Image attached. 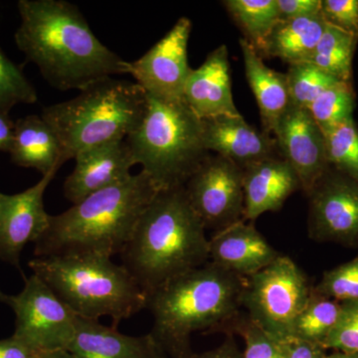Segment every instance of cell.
Wrapping results in <instances>:
<instances>
[{
    "label": "cell",
    "instance_id": "cell-41",
    "mask_svg": "<svg viewBox=\"0 0 358 358\" xmlns=\"http://www.w3.org/2000/svg\"><path fill=\"white\" fill-rule=\"evenodd\" d=\"M327 358H358V353L334 352L327 355Z\"/></svg>",
    "mask_w": 358,
    "mask_h": 358
},
{
    "label": "cell",
    "instance_id": "cell-9",
    "mask_svg": "<svg viewBox=\"0 0 358 358\" xmlns=\"http://www.w3.org/2000/svg\"><path fill=\"white\" fill-rule=\"evenodd\" d=\"M8 306L15 313L13 338L41 353L68 350L79 317L39 277L27 278Z\"/></svg>",
    "mask_w": 358,
    "mask_h": 358
},
{
    "label": "cell",
    "instance_id": "cell-31",
    "mask_svg": "<svg viewBox=\"0 0 358 358\" xmlns=\"http://www.w3.org/2000/svg\"><path fill=\"white\" fill-rule=\"evenodd\" d=\"M313 291L338 301H358V254L352 260L327 270Z\"/></svg>",
    "mask_w": 358,
    "mask_h": 358
},
{
    "label": "cell",
    "instance_id": "cell-32",
    "mask_svg": "<svg viewBox=\"0 0 358 358\" xmlns=\"http://www.w3.org/2000/svg\"><path fill=\"white\" fill-rule=\"evenodd\" d=\"M238 334L244 341L242 358H287L285 343L278 341L254 324L242 313L232 327L231 334Z\"/></svg>",
    "mask_w": 358,
    "mask_h": 358
},
{
    "label": "cell",
    "instance_id": "cell-26",
    "mask_svg": "<svg viewBox=\"0 0 358 358\" xmlns=\"http://www.w3.org/2000/svg\"><path fill=\"white\" fill-rule=\"evenodd\" d=\"M341 303L312 289L294 329V338L324 348L339 320ZM293 338V339H294Z\"/></svg>",
    "mask_w": 358,
    "mask_h": 358
},
{
    "label": "cell",
    "instance_id": "cell-6",
    "mask_svg": "<svg viewBox=\"0 0 358 358\" xmlns=\"http://www.w3.org/2000/svg\"><path fill=\"white\" fill-rule=\"evenodd\" d=\"M147 107V93L136 82L109 78L69 101L45 107L41 117L57 134L64 164L90 148L126 140Z\"/></svg>",
    "mask_w": 358,
    "mask_h": 358
},
{
    "label": "cell",
    "instance_id": "cell-4",
    "mask_svg": "<svg viewBox=\"0 0 358 358\" xmlns=\"http://www.w3.org/2000/svg\"><path fill=\"white\" fill-rule=\"evenodd\" d=\"M159 190L145 171L110 186L52 216L35 242V257L121 254L136 224Z\"/></svg>",
    "mask_w": 358,
    "mask_h": 358
},
{
    "label": "cell",
    "instance_id": "cell-25",
    "mask_svg": "<svg viewBox=\"0 0 358 358\" xmlns=\"http://www.w3.org/2000/svg\"><path fill=\"white\" fill-rule=\"evenodd\" d=\"M358 37L327 24L310 62L341 82L352 83V60Z\"/></svg>",
    "mask_w": 358,
    "mask_h": 358
},
{
    "label": "cell",
    "instance_id": "cell-11",
    "mask_svg": "<svg viewBox=\"0 0 358 358\" xmlns=\"http://www.w3.org/2000/svg\"><path fill=\"white\" fill-rule=\"evenodd\" d=\"M308 197L310 239L358 248V180L329 166Z\"/></svg>",
    "mask_w": 358,
    "mask_h": 358
},
{
    "label": "cell",
    "instance_id": "cell-18",
    "mask_svg": "<svg viewBox=\"0 0 358 358\" xmlns=\"http://www.w3.org/2000/svg\"><path fill=\"white\" fill-rule=\"evenodd\" d=\"M282 254L245 220L214 233L209 239V261L242 278L260 272Z\"/></svg>",
    "mask_w": 358,
    "mask_h": 358
},
{
    "label": "cell",
    "instance_id": "cell-39",
    "mask_svg": "<svg viewBox=\"0 0 358 358\" xmlns=\"http://www.w3.org/2000/svg\"><path fill=\"white\" fill-rule=\"evenodd\" d=\"M15 122L9 117V112L0 110V152H10L13 145Z\"/></svg>",
    "mask_w": 358,
    "mask_h": 358
},
{
    "label": "cell",
    "instance_id": "cell-43",
    "mask_svg": "<svg viewBox=\"0 0 358 358\" xmlns=\"http://www.w3.org/2000/svg\"><path fill=\"white\" fill-rule=\"evenodd\" d=\"M159 358H166V357H164H164H159Z\"/></svg>",
    "mask_w": 358,
    "mask_h": 358
},
{
    "label": "cell",
    "instance_id": "cell-16",
    "mask_svg": "<svg viewBox=\"0 0 358 358\" xmlns=\"http://www.w3.org/2000/svg\"><path fill=\"white\" fill-rule=\"evenodd\" d=\"M205 148L245 169L260 160L281 155L277 141L241 115H219L201 120Z\"/></svg>",
    "mask_w": 358,
    "mask_h": 358
},
{
    "label": "cell",
    "instance_id": "cell-44",
    "mask_svg": "<svg viewBox=\"0 0 358 358\" xmlns=\"http://www.w3.org/2000/svg\"><path fill=\"white\" fill-rule=\"evenodd\" d=\"M0 194H1V192H0Z\"/></svg>",
    "mask_w": 358,
    "mask_h": 358
},
{
    "label": "cell",
    "instance_id": "cell-42",
    "mask_svg": "<svg viewBox=\"0 0 358 358\" xmlns=\"http://www.w3.org/2000/svg\"><path fill=\"white\" fill-rule=\"evenodd\" d=\"M8 301L9 296H7V294L2 293L1 289H0V303H4L8 305Z\"/></svg>",
    "mask_w": 358,
    "mask_h": 358
},
{
    "label": "cell",
    "instance_id": "cell-5",
    "mask_svg": "<svg viewBox=\"0 0 358 358\" xmlns=\"http://www.w3.org/2000/svg\"><path fill=\"white\" fill-rule=\"evenodd\" d=\"M39 277L78 317H109L114 327L147 308L148 294L128 268L98 254L35 257L29 263Z\"/></svg>",
    "mask_w": 358,
    "mask_h": 358
},
{
    "label": "cell",
    "instance_id": "cell-34",
    "mask_svg": "<svg viewBox=\"0 0 358 358\" xmlns=\"http://www.w3.org/2000/svg\"><path fill=\"white\" fill-rule=\"evenodd\" d=\"M320 14L327 24L358 37V0H322Z\"/></svg>",
    "mask_w": 358,
    "mask_h": 358
},
{
    "label": "cell",
    "instance_id": "cell-40",
    "mask_svg": "<svg viewBox=\"0 0 358 358\" xmlns=\"http://www.w3.org/2000/svg\"><path fill=\"white\" fill-rule=\"evenodd\" d=\"M40 358H75V357L69 350H61L43 353Z\"/></svg>",
    "mask_w": 358,
    "mask_h": 358
},
{
    "label": "cell",
    "instance_id": "cell-17",
    "mask_svg": "<svg viewBox=\"0 0 358 358\" xmlns=\"http://www.w3.org/2000/svg\"><path fill=\"white\" fill-rule=\"evenodd\" d=\"M183 98L201 120L219 115H241L233 100L229 54L226 45H220L210 52L197 69L190 70Z\"/></svg>",
    "mask_w": 358,
    "mask_h": 358
},
{
    "label": "cell",
    "instance_id": "cell-29",
    "mask_svg": "<svg viewBox=\"0 0 358 358\" xmlns=\"http://www.w3.org/2000/svg\"><path fill=\"white\" fill-rule=\"evenodd\" d=\"M324 134L329 166L358 180V127L353 117Z\"/></svg>",
    "mask_w": 358,
    "mask_h": 358
},
{
    "label": "cell",
    "instance_id": "cell-7",
    "mask_svg": "<svg viewBox=\"0 0 358 358\" xmlns=\"http://www.w3.org/2000/svg\"><path fill=\"white\" fill-rule=\"evenodd\" d=\"M126 141L136 164L141 166L159 190L185 186L209 157L201 119L185 100L148 96L145 114Z\"/></svg>",
    "mask_w": 358,
    "mask_h": 358
},
{
    "label": "cell",
    "instance_id": "cell-28",
    "mask_svg": "<svg viewBox=\"0 0 358 358\" xmlns=\"http://www.w3.org/2000/svg\"><path fill=\"white\" fill-rule=\"evenodd\" d=\"M286 75L292 105L303 109H308L320 94L341 82L312 62L289 65Z\"/></svg>",
    "mask_w": 358,
    "mask_h": 358
},
{
    "label": "cell",
    "instance_id": "cell-21",
    "mask_svg": "<svg viewBox=\"0 0 358 358\" xmlns=\"http://www.w3.org/2000/svg\"><path fill=\"white\" fill-rule=\"evenodd\" d=\"M14 164L34 169L42 176L63 166L57 134L41 115H29L15 122L10 152Z\"/></svg>",
    "mask_w": 358,
    "mask_h": 358
},
{
    "label": "cell",
    "instance_id": "cell-2",
    "mask_svg": "<svg viewBox=\"0 0 358 358\" xmlns=\"http://www.w3.org/2000/svg\"><path fill=\"white\" fill-rule=\"evenodd\" d=\"M245 278L207 262L148 294L154 317L150 336L173 358L193 355L190 338L199 331L231 334L241 315Z\"/></svg>",
    "mask_w": 358,
    "mask_h": 358
},
{
    "label": "cell",
    "instance_id": "cell-22",
    "mask_svg": "<svg viewBox=\"0 0 358 358\" xmlns=\"http://www.w3.org/2000/svg\"><path fill=\"white\" fill-rule=\"evenodd\" d=\"M239 44L245 73L258 103L264 131L273 134L282 115L292 105L287 75L268 68L254 47L244 38H240Z\"/></svg>",
    "mask_w": 358,
    "mask_h": 358
},
{
    "label": "cell",
    "instance_id": "cell-38",
    "mask_svg": "<svg viewBox=\"0 0 358 358\" xmlns=\"http://www.w3.org/2000/svg\"><path fill=\"white\" fill-rule=\"evenodd\" d=\"M188 358H242V352L238 348L233 334H227L224 343L213 350L195 355Z\"/></svg>",
    "mask_w": 358,
    "mask_h": 358
},
{
    "label": "cell",
    "instance_id": "cell-14",
    "mask_svg": "<svg viewBox=\"0 0 358 358\" xmlns=\"http://www.w3.org/2000/svg\"><path fill=\"white\" fill-rule=\"evenodd\" d=\"M273 134L280 154L293 167L308 196L329 169L324 133L307 109L291 105Z\"/></svg>",
    "mask_w": 358,
    "mask_h": 358
},
{
    "label": "cell",
    "instance_id": "cell-27",
    "mask_svg": "<svg viewBox=\"0 0 358 358\" xmlns=\"http://www.w3.org/2000/svg\"><path fill=\"white\" fill-rule=\"evenodd\" d=\"M355 108L352 84L341 82L320 94L307 110L324 134L352 119Z\"/></svg>",
    "mask_w": 358,
    "mask_h": 358
},
{
    "label": "cell",
    "instance_id": "cell-13",
    "mask_svg": "<svg viewBox=\"0 0 358 358\" xmlns=\"http://www.w3.org/2000/svg\"><path fill=\"white\" fill-rule=\"evenodd\" d=\"M57 171L16 194H0V260L20 268L21 252L48 228L51 215L44 208V193Z\"/></svg>",
    "mask_w": 358,
    "mask_h": 358
},
{
    "label": "cell",
    "instance_id": "cell-12",
    "mask_svg": "<svg viewBox=\"0 0 358 358\" xmlns=\"http://www.w3.org/2000/svg\"><path fill=\"white\" fill-rule=\"evenodd\" d=\"M189 18H179L173 27L140 59L129 62V73L148 96L164 101L185 100L192 68L187 47L192 34Z\"/></svg>",
    "mask_w": 358,
    "mask_h": 358
},
{
    "label": "cell",
    "instance_id": "cell-37",
    "mask_svg": "<svg viewBox=\"0 0 358 358\" xmlns=\"http://www.w3.org/2000/svg\"><path fill=\"white\" fill-rule=\"evenodd\" d=\"M42 355L13 336L0 341V358H40Z\"/></svg>",
    "mask_w": 358,
    "mask_h": 358
},
{
    "label": "cell",
    "instance_id": "cell-19",
    "mask_svg": "<svg viewBox=\"0 0 358 358\" xmlns=\"http://www.w3.org/2000/svg\"><path fill=\"white\" fill-rule=\"evenodd\" d=\"M300 179L282 155L260 160L243 169L244 220L255 221L264 213L280 210Z\"/></svg>",
    "mask_w": 358,
    "mask_h": 358
},
{
    "label": "cell",
    "instance_id": "cell-36",
    "mask_svg": "<svg viewBox=\"0 0 358 358\" xmlns=\"http://www.w3.org/2000/svg\"><path fill=\"white\" fill-rule=\"evenodd\" d=\"M287 358H327V350L322 346L313 345L300 339L285 343Z\"/></svg>",
    "mask_w": 358,
    "mask_h": 358
},
{
    "label": "cell",
    "instance_id": "cell-3",
    "mask_svg": "<svg viewBox=\"0 0 358 358\" xmlns=\"http://www.w3.org/2000/svg\"><path fill=\"white\" fill-rule=\"evenodd\" d=\"M185 186L159 190L122 249V266L148 294L209 262V239Z\"/></svg>",
    "mask_w": 358,
    "mask_h": 358
},
{
    "label": "cell",
    "instance_id": "cell-24",
    "mask_svg": "<svg viewBox=\"0 0 358 358\" xmlns=\"http://www.w3.org/2000/svg\"><path fill=\"white\" fill-rule=\"evenodd\" d=\"M223 4L244 39L262 57L268 35L280 21L275 0H225Z\"/></svg>",
    "mask_w": 358,
    "mask_h": 358
},
{
    "label": "cell",
    "instance_id": "cell-30",
    "mask_svg": "<svg viewBox=\"0 0 358 358\" xmlns=\"http://www.w3.org/2000/svg\"><path fill=\"white\" fill-rule=\"evenodd\" d=\"M37 99L33 85L0 49V110L10 112L16 105L34 103Z\"/></svg>",
    "mask_w": 358,
    "mask_h": 358
},
{
    "label": "cell",
    "instance_id": "cell-1",
    "mask_svg": "<svg viewBox=\"0 0 358 358\" xmlns=\"http://www.w3.org/2000/svg\"><path fill=\"white\" fill-rule=\"evenodd\" d=\"M18 49L60 91L93 86L129 73V62L110 50L92 31L76 6L65 0H20Z\"/></svg>",
    "mask_w": 358,
    "mask_h": 358
},
{
    "label": "cell",
    "instance_id": "cell-15",
    "mask_svg": "<svg viewBox=\"0 0 358 358\" xmlns=\"http://www.w3.org/2000/svg\"><path fill=\"white\" fill-rule=\"evenodd\" d=\"M74 171L66 178L64 194L71 203L117 185L131 176L136 166L126 140L112 141L90 148L75 157Z\"/></svg>",
    "mask_w": 358,
    "mask_h": 358
},
{
    "label": "cell",
    "instance_id": "cell-20",
    "mask_svg": "<svg viewBox=\"0 0 358 358\" xmlns=\"http://www.w3.org/2000/svg\"><path fill=\"white\" fill-rule=\"evenodd\" d=\"M68 350L75 358H159L162 350L150 334L126 336L99 320L78 319L76 333Z\"/></svg>",
    "mask_w": 358,
    "mask_h": 358
},
{
    "label": "cell",
    "instance_id": "cell-10",
    "mask_svg": "<svg viewBox=\"0 0 358 358\" xmlns=\"http://www.w3.org/2000/svg\"><path fill=\"white\" fill-rule=\"evenodd\" d=\"M185 189L205 229L218 232L244 220L243 169L229 159L209 155Z\"/></svg>",
    "mask_w": 358,
    "mask_h": 358
},
{
    "label": "cell",
    "instance_id": "cell-23",
    "mask_svg": "<svg viewBox=\"0 0 358 358\" xmlns=\"http://www.w3.org/2000/svg\"><path fill=\"white\" fill-rule=\"evenodd\" d=\"M326 27L320 13L280 20L268 35L262 58H279L289 65L310 62Z\"/></svg>",
    "mask_w": 358,
    "mask_h": 358
},
{
    "label": "cell",
    "instance_id": "cell-33",
    "mask_svg": "<svg viewBox=\"0 0 358 358\" xmlns=\"http://www.w3.org/2000/svg\"><path fill=\"white\" fill-rule=\"evenodd\" d=\"M324 350L358 353V301L341 303L339 320L324 345Z\"/></svg>",
    "mask_w": 358,
    "mask_h": 358
},
{
    "label": "cell",
    "instance_id": "cell-35",
    "mask_svg": "<svg viewBox=\"0 0 358 358\" xmlns=\"http://www.w3.org/2000/svg\"><path fill=\"white\" fill-rule=\"evenodd\" d=\"M280 20H296L320 13L322 0H275Z\"/></svg>",
    "mask_w": 358,
    "mask_h": 358
},
{
    "label": "cell",
    "instance_id": "cell-8",
    "mask_svg": "<svg viewBox=\"0 0 358 358\" xmlns=\"http://www.w3.org/2000/svg\"><path fill=\"white\" fill-rule=\"evenodd\" d=\"M313 286L293 259L281 255L260 272L245 278L242 308L247 317L282 343L294 338L299 315Z\"/></svg>",
    "mask_w": 358,
    "mask_h": 358
}]
</instances>
